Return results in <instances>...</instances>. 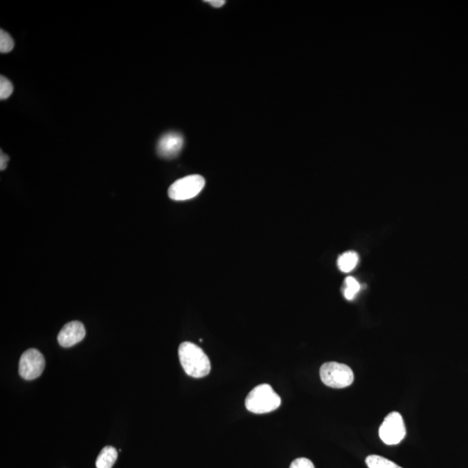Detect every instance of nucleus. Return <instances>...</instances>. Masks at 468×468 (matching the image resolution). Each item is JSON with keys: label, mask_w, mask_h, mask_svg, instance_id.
Wrapping results in <instances>:
<instances>
[{"label": "nucleus", "mask_w": 468, "mask_h": 468, "mask_svg": "<svg viewBox=\"0 0 468 468\" xmlns=\"http://www.w3.org/2000/svg\"><path fill=\"white\" fill-rule=\"evenodd\" d=\"M179 357L185 372L192 377L208 376L211 370L208 357L201 347L190 342L182 343L179 347Z\"/></svg>", "instance_id": "obj_1"}, {"label": "nucleus", "mask_w": 468, "mask_h": 468, "mask_svg": "<svg viewBox=\"0 0 468 468\" xmlns=\"http://www.w3.org/2000/svg\"><path fill=\"white\" fill-rule=\"evenodd\" d=\"M280 405L281 398L275 393L269 384H261L254 388L246 399L247 411L254 414L273 412Z\"/></svg>", "instance_id": "obj_2"}, {"label": "nucleus", "mask_w": 468, "mask_h": 468, "mask_svg": "<svg viewBox=\"0 0 468 468\" xmlns=\"http://www.w3.org/2000/svg\"><path fill=\"white\" fill-rule=\"evenodd\" d=\"M320 377L326 386L333 388L349 387L355 378L349 366L336 362L323 364L320 369Z\"/></svg>", "instance_id": "obj_3"}, {"label": "nucleus", "mask_w": 468, "mask_h": 468, "mask_svg": "<svg viewBox=\"0 0 468 468\" xmlns=\"http://www.w3.org/2000/svg\"><path fill=\"white\" fill-rule=\"evenodd\" d=\"M205 179L199 174L179 179L168 188V196L174 201H188L196 197L204 188Z\"/></svg>", "instance_id": "obj_4"}, {"label": "nucleus", "mask_w": 468, "mask_h": 468, "mask_svg": "<svg viewBox=\"0 0 468 468\" xmlns=\"http://www.w3.org/2000/svg\"><path fill=\"white\" fill-rule=\"evenodd\" d=\"M379 436L387 445H397L406 436V426L400 413L392 412L385 417L379 429Z\"/></svg>", "instance_id": "obj_5"}, {"label": "nucleus", "mask_w": 468, "mask_h": 468, "mask_svg": "<svg viewBox=\"0 0 468 468\" xmlns=\"http://www.w3.org/2000/svg\"><path fill=\"white\" fill-rule=\"evenodd\" d=\"M46 368L44 357L36 349L25 351L20 357L19 373L25 380H34L39 377Z\"/></svg>", "instance_id": "obj_6"}, {"label": "nucleus", "mask_w": 468, "mask_h": 468, "mask_svg": "<svg viewBox=\"0 0 468 468\" xmlns=\"http://www.w3.org/2000/svg\"><path fill=\"white\" fill-rule=\"evenodd\" d=\"M184 145L183 136L177 132H168L161 137L157 144V153L161 157L172 159L180 154Z\"/></svg>", "instance_id": "obj_7"}, {"label": "nucleus", "mask_w": 468, "mask_h": 468, "mask_svg": "<svg viewBox=\"0 0 468 468\" xmlns=\"http://www.w3.org/2000/svg\"><path fill=\"white\" fill-rule=\"evenodd\" d=\"M85 335L86 330L81 322H70L66 323L58 334V343L64 348L74 346L75 344L81 342Z\"/></svg>", "instance_id": "obj_8"}, {"label": "nucleus", "mask_w": 468, "mask_h": 468, "mask_svg": "<svg viewBox=\"0 0 468 468\" xmlns=\"http://www.w3.org/2000/svg\"><path fill=\"white\" fill-rule=\"evenodd\" d=\"M117 456L118 453L115 447L111 446L103 447L96 459V468H112L116 461Z\"/></svg>", "instance_id": "obj_9"}, {"label": "nucleus", "mask_w": 468, "mask_h": 468, "mask_svg": "<svg viewBox=\"0 0 468 468\" xmlns=\"http://www.w3.org/2000/svg\"><path fill=\"white\" fill-rule=\"evenodd\" d=\"M359 254L353 251L346 252L342 254L337 260V267L343 273H349L351 271L355 269L359 264Z\"/></svg>", "instance_id": "obj_10"}, {"label": "nucleus", "mask_w": 468, "mask_h": 468, "mask_svg": "<svg viewBox=\"0 0 468 468\" xmlns=\"http://www.w3.org/2000/svg\"><path fill=\"white\" fill-rule=\"evenodd\" d=\"M360 285L359 281L353 277H348L344 280L343 287V294L347 300H353L357 297V294L360 291Z\"/></svg>", "instance_id": "obj_11"}, {"label": "nucleus", "mask_w": 468, "mask_h": 468, "mask_svg": "<svg viewBox=\"0 0 468 468\" xmlns=\"http://www.w3.org/2000/svg\"><path fill=\"white\" fill-rule=\"evenodd\" d=\"M366 464L369 468H402L397 464L383 456H370L366 458Z\"/></svg>", "instance_id": "obj_12"}, {"label": "nucleus", "mask_w": 468, "mask_h": 468, "mask_svg": "<svg viewBox=\"0 0 468 468\" xmlns=\"http://www.w3.org/2000/svg\"><path fill=\"white\" fill-rule=\"evenodd\" d=\"M15 48V41L4 30H0V53H8Z\"/></svg>", "instance_id": "obj_13"}, {"label": "nucleus", "mask_w": 468, "mask_h": 468, "mask_svg": "<svg viewBox=\"0 0 468 468\" xmlns=\"http://www.w3.org/2000/svg\"><path fill=\"white\" fill-rule=\"evenodd\" d=\"M13 92V85L11 81L1 75L0 77V99H8L11 96Z\"/></svg>", "instance_id": "obj_14"}, {"label": "nucleus", "mask_w": 468, "mask_h": 468, "mask_svg": "<svg viewBox=\"0 0 468 468\" xmlns=\"http://www.w3.org/2000/svg\"><path fill=\"white\" fill-rule=\"evenodd\" d=\"M290 468H315L311 460L306 458H298L291 463Z\"/></svg>", "instance_id": "obj_15"}, {"label": "nucleus", "mask_w": 468, "mask_h": 468, "mask_svg": "<svg viewBox=\"0 0 468 468\" xmlns=\"http://www.w3.org/2000/svg\"><path fill=\"white\" fill-rule=\"evenodd\" d=\"M9 161V157L8 154L3 153L1 151V157H0V170H5L6 167H8V163Z\"/></svg>", "instance_id": "obj_16"}, {"label": "nucleus", "mask_w": 468, "mask_h": 468, "mask_svg": "<svg viewBox=\"0 0 468 468\" xmlns=\"http://www.w3.org/2000/svg\"><path fill=\"white\" fill-rule=\"evenodd\" d=\"M205 2L208 3V4L215 8H222V6L226 4V1H224V0H206Z\"/></svg>", "instance_id": "obj_17"}]
</instances>
